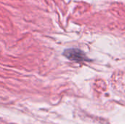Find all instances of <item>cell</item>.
Returning <instances> with one entry per match:
<instances>
[{
  "mask_svg": "<svg viewBox=\"0 0 125 124\" xmlns=\"http://www.w3.org/2000/svg\"><path fill=\"white\" fill-rule=\"evenodd\" d=\"M63 55L68 59L73 61L81 62V61H89V58L86 56L85 53L77 48L67 49L64 51Z\"/></svg>",
  "mask_w": 125,
  "mask_h": 124,
  "instance_id": "obj_1",
  "label": "cell"
}]
</instances>
